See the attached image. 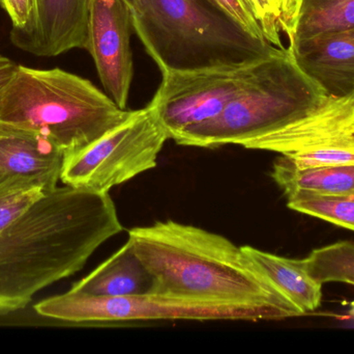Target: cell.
<instances>
[{"mask_svg":"<svg viewBox=\"0 0 354 354\" xmlns=\"http://www.w3.org/2000/svg\"><path fill=\"white\" fill-rule=\"evenodd\" d=\"M109 193L56 187L0 233V313L24 309L35 294L77 274L122 232Z\"/></svg>","mask_w":354,"mask_h":354,"instance_id":"cell-1","label":"cell"},{"mask_svg":"<svg viewBox=\"0 0 354 354\" xmlns=\"http://www.w3.org/2000/svg\"><path fill=\"white\" fill-rule=\"evenodd\" d=\"M128 240L153 276V292L304 316L222 235L166 220L131 229Z\"/></svg>","mask_w":354,"mask_h":354,"instance_id":"cell-2","label":"cell"},{"mask_svg":"<svg viewBox=\"0 0 354 354\" xmlns=\"http://www.w3.org/2000/svg\"><path fill=\"white\" fill-rule=\"evenodd\" d=\"M131 112L91 81L59 68L19 64L0 96L1 124L48 137L64 157L99 139Z\"/></svg>","mask_w":354,"mask_h":354,"instance_id":"cell-3","label":"cell"},{"mask_svg":"<svg viewBox=\"0 0 354 354\" xmlns=\"http://www.w3.org/2000/svg\"><path fill=\"white\" fill-rule=\"evenodd\" d=\"M133 28L161 72L257 62L281 50L210 0H130Z\"/></svg>","mask_w":354,"mask_h":354,"instance_id":"cell-4","label":"cell"},{"mask_svg":"<svg viewBox=\"0 0 354 354\" xmlns=\"http://www.w3.org/2000/svg\"><path fill=\"white\" fill-rule=\"evenodd\" d=\"M326 94L295 62L288 48L260 60L247 82L212 120L174 139L187 147H243L307 114Z\"/></svg>","mask_w":354,"mask_h":354,"instance_id":"cell-5","label":"cell"},{"mask_svg":"<svg viewBox=\"0 0 354 354\" xmlns=\"http://www.w3.org/2000/svg\"><path fill=\"white\" fill-rule=\"evenodd\" d=\"M43 317L84 326H115L149 321H262L288 316L272 308L234 305L162 293L97 297L68 291L35 306Z\"/></svg>","mask_w":354,"mask_h":354,"instance_id":"cell-6","label":"cell"},{"mask_svg":"<svg viewBox=\"0 0 354 354\" xmlns=\"http://www.w3.org/2000/svg\"><path fill=\"white\" fill-rule=\"evenodd\" d=\"M155 110L147 105L130 116L99 139L64 158L60 180L64 185L97 193L153 170L169 139Z\"/></svg>","mask_w":354,"mask_h":354,"instance_id":"cell-7","label":"cell"},{"mask_svg":"<svg viewBox=\"0 0 354 354\" xmlns=\"http://www.w3.org/2000/svg\"><path fill=\"white\" fill-rule=\"evenodd\" d=\"M260 60L162 72L159 89L149 105L174 139L218 116L243 89Z\"/></svg>","mask_w":354,"mask_h":354,"instance_id":"cell-8","label":"cell"},{"mask_svg":"<svg viewBox=\"0 0 354 354\" xmlns=\"http://www.w3.org/2000/svg\"><path fill=\"white\" fill-rule=\"evenodd\" d=\"M130 0H91L88 49L105 93L127 109L134 77Z\"/></svg>","mask_w":354,"mask_h":354,"instance_id":"cell-9","label":"cell"},{"mask_svg":"<svg viewBox=\"0 0 354 354\" xmlns=\"http://www.w3.org/2000/svg\"><path fill=\"white\" fill-rule=\"evenodd\" d=\"M91 0H35L27 26L10 29L12 45L33 55L52 57L88 49Z\"/></svg>","mask_w":354,"mask_h":354,"instance_id":"cell-10","label":"cell"},{"mask_svg":"<svg viewBox=\"0 0 354 354\" xmlns=\"http://www.w3.org/2000/svg\"><path fill=\"white\" fill-rule=\"evenodd\" d=\"M64 158L48 137L0 123V185L27 183L49 193L57 187Z\"/></svg>","mask_w":354,"mask_h":354,"instance_id":"cell-11","label":"cell"},{"mask_svg":"<svg viewBox=\"0 0 354 354\" xmlns=\"http://www.w3.org/2000/svg\"><path fill=\"white\" fill-rule=\"evenodd\" d=\"M288 49L326 95H353L354 27L299 39Z\"/></svg>","mask_w":354,"mask_h":354,"instance_id":"cell-12","label":"cell"},{"mask_svg":"<svg viewBox=\"0 0 354 354\" xmlns=\"http://www.w3.org/2000/svg\"><path fill=\"white\" fill-rule=\"evenodd\" d=\"M153 278L127 241L71 291L97 297H124L153 292Z\"/></svg>","mask_w":354,"mask_h":354,"instance_id":"cell-13","label":"cell"},{"mask_svg":"<svg viewBox=\"0 0 354 354\" xmlns=\"http://www.w3.org/2000/svg\"><path fill=\"white\" fill-rule=\"evenodd\" d=\"M249 263L303 315L322 305V285L308 274L303 260L289 259L253 247H241Z\"/></svg>","mask_w":354,"mask_h":354,"instance_id":"cell-14","label":"cell"},{"mask_svg":"<svg viewBox=\"0 0 354 354\" xmlns=\"http://www.w3.org/2000/svg\"><path fill=\"white\" fill-rule=\"evenodd\" d=\"M272 178L285 195L293 193L354 195V164L301 170L281 156L272 166Z\"/></svg>","mask_w":354,"mask_h":354,"instance_id":"cell-15","label":"cell"},{"mask_svg":"<svg viewBox=\"0 0 354 354\" xmlns=\"http://www.w3.org/2000/svg\"><path fill=\"white\" fill-rule=\"evenodd\" d=\"M351 27H354V0H303L290 44Z\"/></svg>","mask_w":354,"mask_h":354,"instance_id":"cell-16","label":"cell"},{"mask_svg":"<svg viewBox=\"0 0 354 354\" xmlns=\"http://www.w3.org/2000/svg\"><path fill=\"white\" fill-rule=\"evenodd\" d=\"M303 261L308 274L319 284L336 282L354 286L353 241H339L314 249Z\"/></svg>","mask_w":354,"mask_h":354,"instance_id":"cell-17","label":"cell"},{"mask_svg":"<svg viewBox=\"0 0 354 354\" xmlns=\"http://www.w3.org/2000/svg\"><path fill=\"white\" fill-rule=\"evenodd\" d=\"M287 205L307 214L354 232V195H324L293 193L286 195Z\"/></svg>","mask_w":354,"mask_h":354,"instance_id":"cell-18","label":"cell"},{"mask_svg":"<svg viewBox=\"0 0 354 354\" xmlns=\"http://www.w3.org/2000/svg\"><path fill=\"white\" fill-rule=\"evenodd\" d=\"M39 187L22 182L0 185V233L44 195Z\"/></svg>","mask_w":354,"mask_h":354,"instance_id":"cell-19","label":"cell"},{"mask_svg":"<svg viewBox=\"0 0 354 354\" xmlns=\"http://www.w3.org/2000/svg\"><path fill=\"white\" fill-rule=\"evenodd\" d=\"M254 16L261 26L264 37L268 43L280 49H286L283 44L282 35H285L282 16L274 0H245Z\"/></svg>","mask_w":354,"mask_h":354,"instance_id":"cell-20","label":"cell"},{"mask_svg":"<svg viewBox=\"0 0 354 354\" xmlns=\"http://www.w3.org/2000/svg\"><path fill=\"white\" fill-rule=\"evenodd\" d=\"M210 1L216 4L220 10H222L227 16L230 17L252 37L266 41L261 26L245 0H210Z\"/></svg>","mask_w":354,"mask_h":354,"instance_id":"cell-21","label":"cell"},{"mask_svg":"<svg viewBox=\"0 0 354 354\" xmlns=\"http://www.w3.org/2000/svg\"><path fill=\"white\" fill-rule=\"evenodd\" d=\"M0 6L12 21V29H22L32 19L35 0H0Z\"/></svg>","mask_w":354,"mask_h":354,"instance_id":"cell-22","label":"cell"},{"mask_svg":"<svg viewBox=\"0 0 354 354\" xmlns=\"http://www.w3.org/2000/svg\"><path fill=\"white\" fill-rule=\"evenodd\" d=\"M284 24L285 37L288 39V45L292 42L295 25L301 10L303 0H274Z\"/></svg>","mask_w":354,"mask_h":354,"instance_id":"cell-23","label":"cell"},{"mask_svg":"<svg viewBox=\"0 0 354 354\" xmlns=\"http://www.w3.org/2000/svg\"><path fill=\"white\" fill-rule=\"evenodd\" d=\"M18 64L0 54V96L16 74Z\"/></svg>","mask_w":354,"mask_h":354,"instance_id":"cell-24","label":"cell"},{"mask_svg":"<svg viewBox=\"0 0 354 354\" xmlns=\"http://www.w3.org/2000/svg\"><path fill=\"white\" fill-rule=\"evenodd\" d=\"M349 314L354 317V301L351 303V306H349Z\"/></svg>","mask_w":354,"mask_h":354,"instance_id":"cell-25","label":"cell"}]
</instances>
